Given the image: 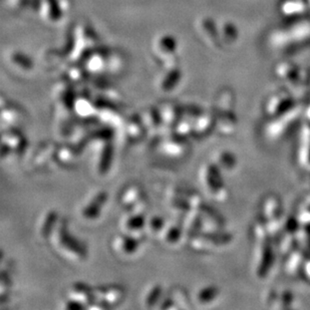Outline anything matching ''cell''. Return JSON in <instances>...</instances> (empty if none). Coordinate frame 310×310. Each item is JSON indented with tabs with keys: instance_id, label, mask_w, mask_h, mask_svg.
I'll return each mask as SVG.
<instances>
[{
	"instance_id": "6da1fadb",
	"label": "cell",
	"mask_w": 310,
	"mask_h": 310,
	"mask_svg": "<svg viewBox=\"0 0 310 310\" xmlns=\"http://www.w3.org/2000/svg\"><path fill=\"white\" fill-rule=\"evenodd\" d=\"M49 239L56 253L67 261L81 262L88 256L86 247L71 234L68 222L65 219L58 220Z\"/></svg>"
},
{
	"instance_id": "7a4b0ae2",
	"label": "cell",
	"mask_w": 310,
	"mask_h": 310,
	"mask_svg": "<svg viewBox=\"0 0 310 310\" xmlns=\"http://www.w3.org/2000/svg\"><path fill=\"white\" fill-rule=\"evenodd\" d=\"M125 298V290L115 284L102 285L94 288V301L89 309H105L119 305Z\"/></svg>"
},
{
	"instance_id": "3957f363",
	"label": "cell",
	"mask_w": 310,
	"mask_h": 310,
	"mask_svg": "<svg viewBox=\"0 0 310 310\" xmlns=\"http://www.w3.org/2000/svg\"><path fill=\"white\" fill-rule=\"evenodd\" d=\"M159 146L164 155L174 159L185 157L190 148L187 138L181 137L176 133L163 136Z\"/></svg>"
},
{
	"instance_id": "277c9868",
	"label": "cell",
	"mask_w": 310,
	"mask_h": 310,
	"mask_svg": "<svg viewBox=\"0 0 310 310\" xmlns=\"http://www.w3.org/2000/svg\"><path fill=\"white\" fill-rule=\"evenodd\" d=\"M57 145L46 142L40 144L34 151L31 161L35 168L38 169H54L58 166L56 160Z\"/></svg>"
},
{
	"instance_id": "5b68a950",
	"label": "cell",
	"mask_w": 310,
	"mask_h": 310,
	"mask_svg": "<svg viewBox=\"0 0 310 310\" xmlns=\"http://www.w3.org/2000/svg\"><path fill=\"white\" fill-rule=\"evenodd\" d=\"M140 117L146 131V136L150 141H159L160 143L163 137V123L158 108H147L140 114Z\"/></svg>"
},
{
	"instance_id": "8992f818",
	"label": "cell",
	"mask_w": 310,
	"mask_h": 310,
	"mask_svg": "<svg viewBox=\"0 0 310 310\" xmlns=\"http://www.w3.org/2000/svg\"><path fill=\"white\" fill-rule=\"evenodd\" d=\"M157 108L163 123V134L169 135L174 133L176 125L182 117V107L169 102L161 103Z\"/></svg>"
},
{
	"instance_id": "52a82bcc",
	"label": "cell",
	"mask_w": 310,
	"mask_h": 310,
	"mask_svg": "<svg viewBox=\"0 0 310 310\" xmlns=\"http://www.w3.org/2000/svg\"><path fill=\"white\" fill-rule=\"evenodd\" d=\"M98 105V118L103 123L105 127L110 129H120L123 128L126 122V118L122 112L106 103Z\"/></svg>"
},
{
	"instance_id": "ba28073f",
	"label": "cell",
	"mask_w": 310,
	"mask_h": 310,
	"mask_svg": "<svg viewBox=\"0 0 310 310\" xmlns=\"http://www.w3.org/2000/svg\"><path fill=\"white\" fill-rule=\"evenodd\" d=\"M140 241L136 240L135 238L122 233L115 235L111 239L110 247L111 250L120 256H132L135 255L139 250Z\"/></svg>"
},
{
	"instance_id": "9c48e42d",
	"label": "cell",
	"mask_w": 310,
	"mask_h": 310,
	"mask_svg": "<svg viewBox=\"0 0 310 310\" xmlns=\"http://www.w3.org/2000/svg\"><path fill=\"white\" fill-rule=\"evenodd\" d=\"M147 229V221L145 215L129 214L122 223V231L125 234L142 242Z\"/></svg>"
},
{
	"instance_id": "30bf717a",
	"label": "cell",
	"mask_w": 310,
	"mask_h": 310,
	"mask_svg": "<svg viewBox=\"0 0 310 310\" xmlns=\"http://www.w3.org/2000/svg\"><path fill=\"white\" fill-rule=\"evenodd\" d=\"M80 153L81 150L70 142L58 145L56 150V160L58 166L69 169L76 167L79 162Z\"/></svg>"
},
{
	"instance_id": "8fae6325",
	"label": "cell",
	"mask_w": 310,
	"mask_h": 310,
	"mask_svg": "<svg viewBox=\"0 0 310 310\" xmlns=\"http://www.w3.org/2000/svg\"><path fill=\"white\" fill-rule=\"evenodd\" d=\"M67 296L68 299L76 301L89 309L94 301V288L84 282H76L69 288Z\"/></svg>"
},
{
	"instance_id": "7c38bea8",
	"label": "cell",
	"mask_w": 310,
	"mask_h": 310,
	"mask_svg": "<svg viewBox=\"0 0 310 310\" xmlns=\"http://www.w3.org/2000/svg\"><path fill=\"white\" fill-rule=\"evenodd\" d=\"M108 194L105 191H101L82 209V216L87 221H95L100 218L102 211L106 204Z\"/></svg>"
},
{
	"instance_id": "4fadbf2b",
	"label": "cell",
	"mask_w": 310,
	"mask_h": 310,
	"mask_svg": "<svg viewBox=\"0 0 310 310\" xmlns=\"http://www.w3.org/2000/svg\"><path fill=\"white\" fill-rule=\"evenodd\" d=\"M203 181L207 189L214 197H216V199H224L225 190L222 186L218 171L214 166L210 165L204 169Z\"/></svg>"
},
{
	"instance_id": "5bb4252c",
	"label": "cell",
	"mask_w": 310,
	"mask_h": 310,
	"mask_svg": "<svg viewBox=\"0 0 310 310\" xmlns=\"http://www.w3.org/2000/svg\"><path fill=\"white\" fill-rule=\"evenodd\" d=\"M145 194L143 188L139 184L133 183L128 184L126 187H123L118 195V203L121 207L128 210L133 206L137 201H139Z\"/></svg>"
},
{
	"instance_id": "9a60e30c",
	"label": "cell",
	"mask_w": 310,
	"mask_h": 310,
	"mask_svg": "<svg viewBox=\"0 0 310 310\" xmlns=\"http://www.w3.org/2000/svg\"><path fill=\"white\" fill-rule=\"evenodd\" d=\"M122 129L128 141L131 143H139L146 136V131L140 115H132L126 119L125 126H123Z\"/></svg>"
},
{
	"instance_id": "2e32d148",
	"label": "cell",
	"mask_w": 310,
	"mask_h": 310,
	"mask_svg": "<svg viewBox=\"0 0 310 310\" xmlns=\"http://www.w3.org/2000/svg\"><path fill=\"white\" fill-rule=\"evenodd\" d=\"M2 143L5 144L12 153H23L27 144L25 137L14 128L2 131Z\"/></svg>"
},
{
	"instance_id": "e0dca14e",
	"label": "cell",
	"mask_w": 310,
	"mask_h": 310,
	"mask_svg": "<svg viewBox=\"0 0 310 310\" xmlns=\"http://www.w3.org/2000/svg\"><path fill=\"white\" fill-rule=\"evenodd\" d=\"M76 114L84 119H91L98 116V105L88 98H79L74 104Z\"/></svg>"
},
{
	"instance_id": "ac0fdd59",
	"label": "cell",
	"mask_w": 310,
	"mask_h": 310,
	"mask_svg": "<svg viewBox=\"0 0 310 310\" xmlns=\"http://www.w3.org/2000/svg\"><path fill=\"white\" fill-rule=\"evenodd\" d=\"M57 213L54 211H47L40 219L38 224V232L41 239H49L51 236L57 222H58Z\"/></svg>"
},
{
	"instance_id": "d6986e66",
	"label": "cell",
	"mask_w": 310,
	"mask_h": 310,
	"mask_svg": "<svg viewBox=\"0 0 310 310\" xmlns=\"http://www.w3.org/2000/svg\"><path fill=\"white\" fill-rule=\"evenodd\" d=\"M184 233L185 230L183 229L182 225L177 222L166 224L164 230L159 237L168 245H176L181 241Z\"/></svg>"
},
{
	"instance_id": "ffe728a7",
	"label": "cell",
	"mask_w": 310,
	"mask_h": 310,
	"mask_svg": "<svg viewBox=\"0 0 310 310\" xmlns=\"http://www.w3.org/2000/svg\"><path fill=\"white\" fill-rule=\"evenodd\" d=\"M20 111L12 106V105H7L5 107L2 105V113H1V126L2 129H12L15 128L16 125H18V122L20 121Z\"/></svg>"
},
{
	"instance_id": "44dd1931",
	"label": "cell",
	"mask_w": 310,
	"mask_h": 310,
	"mask_svg": "<svg viewBox=\"0 0 310 310\" xmlns=\"http://www.w3.org/2000/svg\"><path fill=\"white\" fill-rule=\"evenodd\" d=\"M212 128V120L209 114L200 112L193 119V135L202 137L207 135Z\"/></svg>"
},
{
	"instance_id": "7402d4cb",
	"label": "cell",
	"mask_w": 310,
	"mask_h": 310,
	"mask_svg": "<svg viewBox=\"0 0 310 310\" xmlns=\"http://www.w3.org/2000/svg\"><path fill=\"white\" fill-rule=\"evenodd\" d=\"M169 296L171 297L173 303L176 306V309H187L190 308V302L189 297L186 293L185 289L177 286L172 288L169 291Z\"/></svg>"
},
{
	"instance_id": "603a6c76",
	"label": "cell",
	"mask_w": 310,
	"mask_h": 310,
	"mask_svg": "<svg viewBox=\"0 0 310 310\" xmlns=\"http://www.w3.org/2000/svg\"><path fill=\"white\" fill-rule=\"evenodd\" d=\"M163 296L164 294H163L162 286L158 284L153 285L145 296V300H144L145 306L147 308H154L156 306H159Z\"/></svg>"
},
{
	"instance_id": "cb8c5ba5",
	"label": "cell",
	"mask_w": 310,
	"mask_h": 310,
	"mask_svg": "<svg viewBox=\"0 0 310 310\" xmlns=\"http://www.w3.org/2000/svg\"><path fill=\"white\" fill-rule=\"evenodd\" d=\"M174 133L188 139L189 136L193 135V121L189 117L182 114V117L175 127Z\"/></svg>"
},
{
	"instance_id": "d4e9b609",
	"label": "cell",
	"mask_w": 310,
	"mask_h": 310,
	"mask_svg": "<svg viewBox=\"0 0 310 310\" xmlns=\"http://www.w3.org/2000/svg\"><path fill=\"white\" fill-rule=\"evenodd\" d=\"M165 220L160 216H153L147 221V229L151 234L160 236L166 226Z\"/></svg>"
},
{
	"instance_id": "484cf974",
	"label": "cell",
	"mask_w": 310,
	"mask_h": 310,
	"mask_svg": "<svg viewBox=\"0 0 310 310\" xmlns=\"http://www.w3.org/2000/svg\"><path fill=\"white\" fill-rule=\"evenodd\" d=\"M180 79H181V76H180V74L178 72L169 74L168 76L165 77V79L161 83L162 90L165 91V92L173 91L178 86V84L180 82Z\"/></svg>"
},
{
	"instance_id": "4316f807",
	"label": "cell",
	"mask_w": 310,
	"mask_h": 310,
	"mask_svg": "<svg viewBox=\"0 0 310 310\" xmlns=\"http://www.w3.org/2000/svg\"><path fill=\"white\" fill-rule=\"evenodd\" d=\"M149 209V200L146 195H144L139 201H137L133 206H131L127 211L129 214L145 215Z\"/></svg>"
},
{
	"instance_id": "83f0119b",
	"label": "cell",
	"mask_w": 310,
	"mask_h": 310,
	"mask_svg": "<svg viewBox=\"0 0 310 310\" xmlns=\"http://www.w3.org/2000/svg\"><path fill=\"white\" fill-rule=\"evenodd\" d=\"M217 296V289L212 286H208L200 290L197 294L199 303H209Z\"/></svg>"
},
{
	"instance_id": "f1b7e54d",
	"label": "cell",
	"mask_w": 310,
	"mask_h": 310,
	"mask_svg": "<svg viewBox=\"0 0 310 310\" xmlns=\"http://www.w3.org/2000/svg\"><path fill=\"white\" fill-rule=\"evenodd\" d=\"M65 308L68 309V310H81V309H86L85 306H83L82 304L76 302V301H73L71 299H68L65 303Z\"/></svg>"
}]
</instances>
